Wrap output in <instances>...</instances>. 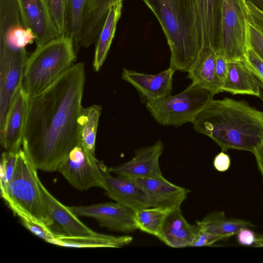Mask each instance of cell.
Listing matches in <instances>:
<instances>
[{
  "label": "cell",
  "instance_id": "f546056e",
  "mask_svg": "<svg viewBox=\"0 0 263 263\" xmlns=\"http://www.w3.org/2000/svg\"><path fill=\"white\" fill-rule=\"evenodd\" d=\"M248 33L249 46L263 61V31L248 21Z\"/></svg>",
  "mask_w": 263,
  "mask_h": 263
},
{
  "label": "cell",
  "instance_id": "f35d334b",
  "mask_svg": "<svg viewBox=\"0 0 263 263\" xmlns=\"http://www.w3.org/2000/svg\"><path fill=\"white\" fill-rule=\"evenodd\" d=\"M260 11L263 12V0H247Z\"/></svg>",
  "mask_w": 263,
  "mask_h": 263
},
{
  "label": "cell",
  "instance_id": "9a60e30c",
  "mask_svg": "<svg viewBox=\"0 0 263 263\" xmlns=\"http://www.w3.org/2000/svg\"><path fill=\"white\" fill-rule=\"evenodd\" d=\"M130 179L137 182L144 190L150 207L158 208L168 211L180 208L190 192L185 187L171 182L163 176Z\"/></svg>",
  "mask_w": 263,
  "mask_h": 263
},
{
  "label": "cell",
  "instance_id": "8d00e7d4",
  "mask_svg": "<svg viewBox=\"0 0 263 263\" xmlns=\"http://www.w3.org/2000/svg\"><path fill=\"white\" fill-rule=\"evenodd\" d=\"M231 165L230 156L223 151L220 152L214 157L213 166L218 171L223 172L227 171Z\"/></svg>",
  "mask_w": 263,
  "mask_h": 263
},
{
  "label": "cell",
  "instance_id": "5bb4252c",
  "mask_svg": "<svg viewBox=\"0 0 263 263\" xmlns=\"http://www.w3.org/2000/svg\"><path fill=\"white\" fill-rule=\"evenodd\" d=\"M29 98L23 85L14 95L0 134L1 144L5 151L18 153L21 149Z\"/></svg>",
  "mask_w": 263,
  "mask_h": 263
},
{
  "label": "cell",
  "instance_id": "ba28073f",
  "mask_svg": "<svg viewBox=\"0 0 263 263\" xmlns=\"http://www.w3.org/2000/svg\"><path fill=\"white\" fill-rule=\"evenodd\" d=\"M215 92L192 83L183 91L160 99L145 102L155 120L175 127L192 122L198 113L213 100Z\"/></svg>",
  "mask_w": 263,
  "mask_h": 263
},
{
  "label": "cell",
  "instance_id": "7a4b0ae2",
  "mask_svg": "<svg viewBox=\"0 0 263 263\" xmlns=\"http://www.w3.org/2000/svg\"><path fill=\"white\" fill-rule=\"evenodd\" d=\"M191 123L197 133L210 137L223 152L253 153L263 140V111L243 100L213 99Z\"/></svg>",
  "mask_w": 263,
  "mask_h": 263
},
{
  "label": "cell",
  "instance_id": "4fadbf2b",
  "mask_svg": "<svg viewBox=\"0 0 263 263\" xmlns=\"http://www.w3.org/2000/svg\"><path fill=\"white\" fill-rule=\"evenodd\" d=\"M24 26L33 33L36 47L61 35L51 17L46 0H16Z\"/></svg>",
  "mask_w": 263,
  "mask_h": 263
},
{
  "label": "cell",
  "instance_id": "8fae6325",
  "mask_svg": "<svg viewBox=\"0 0 263 263\" xmlns=\"http://www.w3.org/2000/svg\"><path fill=\"white\" fill-rule=\"evenodd\" d=\"M68 207L77 216L94 218L111 231L128 233L137 229L135 211L117 202Z\"/></svg>",
  "mask_w": 263,
  "mask_h": 263
},
{
  "label": "cell",
  "instance_id": "4dcf8cb0",
  "mask_svg": "<svg viewBox=\"0 0 263 263\" xmlns=\"http://www.w3.org/2000/svg\"><path fill=\"white\" fill-rule=\"evenodd\" d=\"M225 239L227 238L224 237L211 233L198 227V231L189 247L211 246L219 241Z\"/></svg>",
  "mask_w": 263,
  "mask_h": 263
},
{
  "label": "cell",
  "instance_id": "e0dca14e",
  "mask_svg": "<svg viewBox=\"0 0 263 263\" xmlns=\"http://www.w3.org/2000/svg\"><path fill=\"white\" fill-rule=\"evenodd\" d=\"M42 190L53 221L52 230L55 234L72 237L92 236L100 234L82 223L68 206L57 200L43 184Z\"/></svg>",
  "mask_w": 263,
  "mask_h": 263
},
{
  "label": "cell",
  "instance_id": "836d02e7",
  "mask_svg": "<svg viewBox=\"0 0 263 263\" xmlns=\"http://www.w3.org/2000/svg\"><path fill=\"white\" fill-rule=\"evenodd\" d=\"M247 62L253 73L263 80V61H262L249 46L247 52Z\"/></svg>",
  "mask_w": 263,
  "mask_h": 263
},
{
  "label": "cell",
  "instance_id": "30bf717a",
  "mask_svg": "<svg viewBox=\"0 0 263 263\" xmlns=\"http://www.w3.org/2000/svg\"><path fill=\"white\" fill-rule=\"evenodd\" d=\"M26 50L0 51V134L3 130L14 95L23 85Z\"/></svg>",
  "mask_w": 263,
  "mask_h": 263
},
{
  "label": "cell",
  "instance_id": "2e32d148",
  "mask_svg": "<svg viewBox=\"0 0 263 263\" xmlns=\"http://www.w3.org/2000/svg\"><path fill=\"white\" fill-rule=\"evenodd\" d=\"M175 71L169 67L159 73L152 74L124 68L121 77L133 85L146 102L171 95L173 77Z\"/></svg>",
  "mask_w": 263,
  "mask_h": 263
},
{
  "label": "cell",
  "instance_id": "277c9868",
  "mask_svg": "<svg viewBox=\"0 0 263 263\" xmlns=\"http://www.w3.org/2000/svg\"><path fill=\"white\" fill-rule=\"evenodd\" d=\"M37 170L21 148L17 154L14 174L3 199L19 218L29 219L52 231L53 221Z\"/></svg>",
  "mask_w": 263,
  "mask_h": 263
},
{
  "label": "cell",
  "instance_id": "f1b7e54d",
  "mask_svg": "<svg viewBox=\"0 0 263 263\" xmlns=\"http://www.w3.org/2000/svg\"><path fill=\"white\" fill-rule=\"evenodd\" d=\"M51 17L62 35L66 30L65 0H46Z\"/></svg>",
  "mask_w": 263,
  "mask_h": 263
},
{
  "label": "cell",
  "instance_id": "d6986e66",
  "mask_svg": "<svg viewBox=\"0 0 263 263\" xmlns=\"http://www.w3.org/2000/svg\"><path fill=\"white\" fill-rule=\"evenodd\" d=\"M102 189L110 198L135 211L150 207L144 190L130 178L113 177L109 173L105 178Z\"/></svg>",
  "mask_w": 263,
  "mask_h": 263
},
{
  "label": "cell",
  "instance_id": "d6a6232c",
  "mask_svg": "<svg viewBox=\"0 0 263 263\" xmlns=\"http://www.w3.org/2000/svg\"><path fill=\"white\" fill-rule=\"evenodd\" d=\"M228 62L221 54L217 53L215 67V80L216 85L221 92V88L227 78Z\"/></svg>",
  "mask_w": 263,
  "mask_h": 263
},
{
  "label": "cell",
  "instance_id": "ac0fdd59",
  "mask_svg": "<svg viewBox=\"0 0 263 263\" xmlns=\"http://www.w3.org/2000/svg\"><path fill=\"white\" fill-rule=\"evenodd\" d=\"M220 1L191 0L200 50L216 49Z\"/></svg>",
  "mask_w": 263,
  "mask_h": 263
},
{
  "label": "cell",
  "instance_id": "484cf974",
  "mask_svg": "<svg viewBox=\"0 0 263 263\" xmlns=\"http://www.w3.org/2000/svg\"><path fill=\"white\" fill-rule=\"evenodd\" d=\"M101 111V106L96 104L87 108L82 107L78 121L80 143L89 153L94 156Z\"/></svg>",
  "mask_w": 263,
  "mask_h": 263
},
{
  "label": "cell",
  "instance_id": "ab89813d",
  "mask_svg": "<svg viewBox=\"0 0 263 263\" xmlns=\"http://www.w3.org/2000/svg\"><path fill=\"white\" fill-rule=\"evenodd\" d=\"M253 72V71H252ZM256 78L260 88V95L259 98H260L263 101V80L257 74L253 73Z\"/></svg>",
  "mask_w": 263,
  "mask_h": 263
},
{
  "label": "cell",
  "instance_id": "cb8c5ba5",
  "mask_svg": "<svg viewBox=\"0 0 263 263\" xmlns=\"http://www.w3.org/2000/svg\"><path fill=\"white\" fill-rule=\"evenodd\" d=\"M123 2L118 3L109 9L103 28L96 43L93 66L98 71L103 65L110 49L121 17Z\"/></svg>",
  "mask_w": 263,
  "mask_h": 263
},
{
  "label": "cell",
  "instance_id": "ffe728a7",
  "mask_svg": "<svg viewBox=\"0 0 263 263\" xmlns=\"http://www.w3.org/2000/svg\"><path fill=\"white\" fill-rule=\"evenodd\" d=\"M198 230L196 224L186 221L179 208L168 213L157 238L170 247H189Z\"/></svg>",
  "mask_w": 263,
  "mask_h": 263
},
{
  "label": "cell",
  "instance_id": "4316f807",
  "mask_svg": "<svg viewBox=\"0 0 263 263\" xmlns=\"http://www.w3.org/2000/svg\"><path fill=\"white\" fill-rule=\"evenodd\" d=\"M170 212L154 207L135 211V218L137 229L157 237Z\"/></svg>",
  "mask_w": 263,
  "mask_h": 263
},
{
  "label": "cell",
  "instance_id": "74e56055",
  "mask_svg": "<svg viewBox=\"0 0 263 263\" xmlns=\"http://www.w3.org/2000/svg\"><path fill=\"white\" fill-rule=\"evenodd\" d=\"M255 156L257 165L263 181V140L253 153Z\"/></svg>",
  "mask_w": 263,
  "mask_h": 263
},
{
  "label": "cell",
  "instance_id": "83f0119b",
  "mask_svg": "<svg viewBox=\"0 0 263 263\" xmlns=\"http://www.w3.org/2000/svg\"><path fill=\"white\" fill-rule=\"evenodd\" d=\"M17 153L4 152L2 154L0 168L1 195L3 198L6 195L8 185L13 177Z\"/></svg>",
  "mask_w": 263,
  "mask_h": 263
},
{
  "label": "cell",
  "instance_id": "603a6c76",
  "mask_svg": "<svg viewBox=\"0 0 263 263\" xmlns=\"http://www.w3.org/2000/svg\"><path fill=\"white\" fill-rule=\"evenodd\" d=\"M133 238L129 235L112 236L101 234L98 236L72 237L56 234L52 244L70 248H122L128 245Z\"/></svg>",
  "mask_w": 263,
  "mask_h": 263
},
{
  "label": "cell",
  "instance_id": "8992f818",
  "mask_svg": "<svg viewBox=\"0 0 263 263\" xmlns=\"http://www.w3.org/2000/svg\"><path fill=\"white\" fill-rule=\"evenodd\" d=\"M125 0H65L66 30L76 52L96 43L108 12Z\"/></svg>",
  "mask_w": 263,
  "mask_h": 263
},
{
  "label": "cell",
  "instance_id": "52a82bcc",
  "mask_svg": "<svg viewBox=\"0 0 263 263\" xmlns=\"http://www.w3.org/2000/svg\"><path fill=\"white\" fill-rule=\"evenodd\" d=\"M246 0H221L216 52L228 62H247L249 47Z\"/></svg>",
  "mask_w": 263,
  "mask_h": 263
},
{
  "label": "cell",
  "instance_id": "7c38bea8",
  "mask_svg": "<svg viewBox=\"0 0 263 263\" xmlns=\"http://www.w3.org/2000/svg\"><path fill=\"white\" fill-rule=\"evenodd\" d=\"M164 149L161 140L136 149L128 161L108 167L110 173L128 178H158L163 176L159 159Z\"/></svg>",
  "mask_w": 263,
  "mask_h": 263
},
{
  "label": "cell",
  "instance_id": "d590c367",
  "mask_svg": "<svg viewBox=\"0 0 263 263\" xmlns=\"http://www.w3.org/2000/svg\"><path fill=\"white\" fill-rule=\"evenodd\" d=\"M249 22L263 31V12L257 9L250 2L246 0Z\"/></svg>",
  "mask_w": 263,
  "mask_h": 263
},
{
  "label": "cell",
  "instance_id": "6da1fadb",
  "mask_svg": "<svg viewBox=\"0 0 263 263\" xmlns=\"http://www.w3.org/2000/svg\"><path fill=\"white\" fill-rule=\"evenodd\" d=\"M85 80L84 64L78 63L29 98L23 150L37 170L58 171L68 153L80 143L78 121Z\"/></svg>",
  "mask_w": 263,
  "mask_h": 263
},
{
  "label": "cell",
  "instance_id": "3957f363",
  "mask_svg": "<svg viewBox=\"0 0 263 263\" xmlns=\"http://www.w3.org/2000/svg\"><path fill=\"white\" fill-rule=\"evenodd\" d=\"M158 20L170 52V66L187 72L200 49L191 0H142Z\"/></svg>",
  "mask_w": 263,
  "mask_h": 263
},
{
  "label": "cell",
  "instance_id": "5b68a950",
  "mask_svg": "<svg viewBox=\"0 0 263 263\" xmlns=\"http://www.w3.org/2000/svg\"><path fill=\"white\" fill-rule=\"evenodd\" d=\"M77 58L72 40L61 35L43 45L28 58L23 85L29 97L40 93L72 65Z\"/></svg>",
  "mask_w": 263,
  "mask_h": 263
},
{
  "label": "cell",
  "instance_id": "d4e9b609",
  "mask_svg": "<svg viewBox=\"0 0 263 263\" xmlns=\"http://www.w3.org/2000/svg\"><path fill=\"white\" fill-rule=\"evenodd\" d=\"M196 225L211 233L228 239L235 235L242 228H254L249 221L227 217L223 211H216L207 214L201 220L197 221Z\"/></svg>",
  "mask_w": 263,
  "mask_h": 263
},
{
  "label": "cell",
  "instance_id": "e575fe53",
  "mask_svg": "<svg viewBox=\"0 0 263 263\" xmlns=\"http://www.w3.org/2000/svg\"><path fill=\"white\" fill-rule=\"evenodd\" d=\"M238 243L242 246L253 247L257 234L250 228H241L235 235Z\"/></svg>",
  "mask_w": 263,
  "mask_h": 263
},
{
  "label": "cell",
  "instance_id": "7402d4cb",
  "mask_svg": "<svg viewBox=\"0 0 263 263\" xmlns=\"http://www.w3.org/2000/svg\"><path fill=\"white\" fill-rule=\"evenodd\" d=\"M216 57L217 52L214 48L200 50L187 71V78L192 83H197L217 93L220 90L215 80Z\"/></svg>",
  "mask_w": 263,
  "mask_h": 263
},
{
  "label": "cell",
  "instance_id": "9c48e42d",
  "mask_svg": "<svg viewBox=\"0 0 263 263\" xmlns=\"http://www.w3.org/2000/svg\"><path fill=\"white\" fill-rule=\"evenodd\" d=\"M58 171L80 191L93 187L103 188L105 178L110 173L108 167L89 153L81 143L68 153Z\"/></svg>",
  "mask_w": 263,
  "mask_h": 263
},
{
  "label": "cell",
  "instance_id": "44dd1931",
  "mask_svg": "<svg viewBox=\"0 0 263 263\" xmlns=\"http://www.w3.org/2000/svg\"><path fill=\"white\" fill-rule=\"evenodd\" d=\"M223 91L259 97V85L247 62H228L227 78L221 88Z\"/></svg>",
  "mask_w": 263,
  "mask_h": 263
},
{
  "label": "cell",
  "instance_id": "1f68e13d",
  "mask_svg": "<svg viewBox=\"0 0 263 263\" xmlns=\"http://www.w3.org/2000/svg\"><path fill=\"white\" fill-rule=\"evenodd\" d=\"M22 224L33 234L47 242L51 243L56 234L42 226L28 219L20 218Z\"/></svg>",
  "mask_w": 263,
  "mask_h": 263
}]
</instances>
